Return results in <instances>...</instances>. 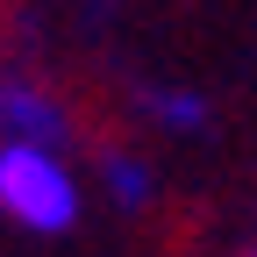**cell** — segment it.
Here are the masks:
<instances>
[{
    "mask_svg": "<svg viewBox=\"0 0 257 257\" xmlns=\"http://www.w3.org/2000/svg\"><path fill=\"white\" fill-rule=\"evenodd\" d=\"M0 128L15 143H64V114L36 86H0Z\"/></svg>",
    "mask_w": 257,
    "mask_h": 257,
    "instance_id": "2",
    "label": "cell"
},
{
    "mask_svg": "<svg viewBox=\"0 0 257 257\" xmlns=\"http://www.w3.org/2000/svg\"><path fill=\"white\" fill-rule=\"evenodd\" d=\"M150 114L165 121V128H200V121H207V100L186 93V86H157V93H150Z\"/></svg>",
    "mask_w": 257,
    "mask_h": 257,
    "instance_id": "4",
    "label": "cell"
},
{
    "mask_svg": "<svg viewBox=\"0 0 257 257\" xmlns=\"http://www.w3.org/2000/svg\"><path fill=\"white\" fill-rule=\"evenodd\" d=\"M0 214L29 236H64L79 221V179L57 157V143H0Z\"/></svg>",
    "mask_w": 257,
    "mask_h": 257,
    "instance_id": "1",
    "label": "cell"
},
{
    "mask_svg": "<svg viewBox=\"0 0 257 257\" xmlns=\"http://www.w3.org/2000/svg\"><path fill=\"white\" fill-rule=\"evenodd\" d=\"M107 193H114V200L121 207H143L150 200V165H143V157H128V150H107Z\"/></svg>",
    "mask_w": 257,
    "mask_h": 257,
    "instance_id": "3",
    "label": "cell"
}]
</instances>
